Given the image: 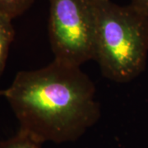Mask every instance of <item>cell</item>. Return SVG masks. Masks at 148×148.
I'll list each match as a JSON object with an SVG mask.
<instances>
[{"instance_id":"1","label":"cell","mask_w":148,"mask_h":148,"mask_svg":"<svg viewBox=\"0 0 148 148\" xmlns=\"http://www.w3.org/2000/svg\"><path fill=\"white\" fill-rule=\"evenodd\" d=\"M4 97L19 131L41 144L76 141L101 117L90 77L81 67L55 59L42 69L18 72Z\"/></svg>"},{"instance_id":"2","label":"cell","mask_w":148,"mask_h":148,"mask_svg":"<svg viewBox=\"0 0 148 148\" xmlns=\"http://www.w3.org/2000/svg\"><path fill=\"white\" fill-rule=\"evenodd\" d=\"M95 59L106 78L127 82L146 67L148 53V16L131 4L95 0Z\"/></svg>"},{"instance_id":"3","label":"cell","mask_w":148,"mask_h":148,"mask_svg":"<svg viewBox=\"0 0 148 148\" xmlns=\"http://www.w3.org/2000/svg\"><path fill=\"white\" fill-rule=\"evenodd\" d=\"M49 38L54 59L81 67L95 59V0H49Z\"/></svg>"},{"instance_id":"4","label":"cell","mask_w":148,"mask_h":148,"mask_svg":"<svg viewBox=\"0 0 148 148\" xmlns=\"http://www.w3.org/2000/svg\"><path fill=\"white\" fill-rule=\"evenodd\" d=\"M15 30L12 19L0 13V77L5 69L11 44L14 40Z\"/></svg>"},{"instance_id":"5","label":"cell","mask_w":148,"mask_h":148,"mask_svg":"<svg viewBox=\"0 0 148 148\" xmlns=\"http://www.w3.org/2000/svg\"><path fill=\"white\" fill-rule=\"evenodd\" d=\"M35 0H0V13L14 19L27 12Z\"/></svg>"},{"instance_id":"6","label":"cell","mask_w":148,"mask_h":148,"mask_svg":"<svg viewBox=\"0 0 148 148\" xmlns=\"http://www.w3.org/2000/svg\"><path fill=\"white\" fill-rule=\"evenodd\" d=\"M41 143L21 131H18L12 138L0 141V148H41Z\"/></svg>"},{"instance_id":"7","label":"cell","mask_w":148,"mask_h":148,"mask_svg":"<svg viewBox=\"0 0 148 148\" xmlns=\"http://www.w3.org/2000/svg\"><path fill=\"white\" fill-rule=\"evenodd\" d=\"M131 5L143 14L148 16V0H132Z\"/></svg>"},{"instance_id":"8","label":"cell","mask_w":148,"mask_h":148,"mask_svg":"<svg viewBox=\"0 0 148 148\" xmlns=\"http://www.w3.org/2000/svg\"><path fill=\"white\" fill-rule=\"evenodd\" d=\"M0 96H4V90H0Z\"/></svg>"}]
</instances>
